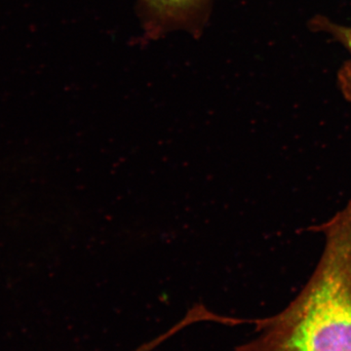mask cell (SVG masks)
Instances as JSON below:
<instances>
[{
  "mask_svg": "<svg viewBox=\"0 0 351 351\" xmlns=\"http://www.w3.org/2000/svg\"><path fill=\"white\" fill-rule=\"evenodd\" d=\"M314 24L318 25L322 32H326L332 38L341 43L351 55V27L335 24L325 18H319ZM341 89L346 98L351 101V61L346 64L339 75Z\"/></svg>",
  "mask_w": 351,
  "mask_h": 351,
  "instance_id": "obj_3",
  "label": "cell"
},
{
  "mask_svg": "<svg viewBox=\"0 0 351 351\" xmlns=\"http://www.w3.org/2000/svg\"><path fill=\"white\" fill-rule=\"evenodd\" d=\"M140 15L149 38L184 29L199 36L204 29L211 0H138Z\"/></svg>",
  "mask_w": 351,
  "mask_h": 351,
  "instance_id": "obj_2",
  "label": "cell"
},
{
  "mask_svg": "<svg viewBox=\"0 0 351 351\" xmlns=\"http://www.w3.org/2000/svg\"><path fill=\"white\" fill-rule=\"evenodd\" d=\"M309 230L324 237L313 274L280 313L254 320L255 338L237 351H351V198Z\"/></svg>",
  "mask_w": 351,
  "mask_h": 351,
  "instance_id": "obj_1",
  "label": "cell"
}]
</instances>
